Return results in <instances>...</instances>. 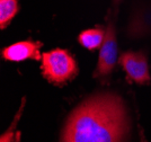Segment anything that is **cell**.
I'll list each match as a JSON object with an SVG mask.
<instances>
[{"label":"cell","mask_w":151,"mask_h":142,"mask_svg":"<svg viewBox=\"0 0 151 142\" xmlns=\"http://www.w3.org/2000/svg\"><path fill=\"white\" fill-rule=\"evenodd\" d=\"M41 46L42 44L40 42L27 40L7 46L2 50L1 54L5 60L12 62H20L27 59L40 60L42 59V54L40 53Z\"/></svg>","instance_id":"5b68a950"},{"label":"cell","mask_w":151,"mask_h":142,"mask_svg":"<svg viewBox=\"0 0 151 142\" xmlns=\"http://www.w3.org/2000/svg\"><path fill=\"white\" fill-rule=\"evenodd\" d=\"M24 105H25V98L23 99L22 102V105L19 107V111L17 113V115L15 116V120L14 122L12 123V125L9 126V129L0 136V142H18L19 141V136L20 133L16 131V126H17V123L19 121V117L22 115V112L24 110Z\"/></svg>","instance_id":"ba28073f"},{"label":"cell","mask_w":151,"mask_h":142,"mask_svg":"<svg viewBox=\"0 0 151 142\" xmlns=\"http://www.w3.org/2000/svg\"><path fill=\"white\" fill-rule=\"evenodd\" d=\"M129 129L122 98L114 94H98L70 114L61 142H125Z\"/></svg>","instance_id":"6da1fadb"},{"label":"cell","mask_w":151,"mask_h":142,"mask_svg":"<svg viewBox=\"0 0 151 142\" xmlns=\"http://www.w3.org/2000/svg\"><path fill=\"white\" fill-rule=\"evenodd\" d=\"M121 1H122V0H113V5H114V7H115V9L119 7V5L121 4Z\"/></svg>","instance_id":"9c48e42d"},{"label":"cell","mask_w":151,"mask_h":142,"mask_svg":"<svg viewBox=\"0 0 151 142\" xmlns=\"http://www.w3.org/2000/svg\"><path fill=\"white\" fill-rule=\"evenodd\" d=\"M42 74L54 85H63L78 74V66L67 50L54 49L42 54Z\"/></svg>","instance_id":"7a4b0ae2"},{"label":"cell","mask_w":151,"mask_h":142,"mask_svg":"<svg viewBox=\"0 0 151 142\" xmlns=\"http://www.w3.org/2000/svg\"><path fill=\"white\" fill-rule=\"evenodd\" d=\"M120 64L132 81L139 85H145L150 82L148 61L143 52L129 51L123 53L120 58Z\"/></svg>","instance_id":"277c9868"},{"label":"cell","mask_w":151,"mask_h":142,"mask_svg":"<svg viewBox=\"0 0 151 142\" xmlns=\"http://www.w3.org/2000/svg\"><path fill=\"white\" fill-rule=\"evenodd\" d=\"M117 60V41H116V31L113 22H109L106 27L105 40L101 48L99 58L97 67L95 70L94 77L105 80L113 71L115 63Z\"/></svg>","instance_id":"3957f363"},{"label":"cell","mask_w":151,"mask_h":142,"mask_svg":"<svg viewBox=\"0 0 151 142\" xmlns=\"http://www.w3.org/2000/svg\"><path fill=\"white\" fill-rule=\"evenodd\" d=\"M18 0H0V27L5 30L18 12Z\"/></svg>","instance_id":"52a82bcc"},{"label":"cell","mask_w":151,"mask_h":142,"mask_svg":"<svg viewBox=\"0 0 151 142\" xmlns=\"http://www.w3.org/2000/svg\"><path fill=\"white\" fill-rule=\"evenodd\" d=\"M105 33L106 32L101 28H91L81 32L78 36V42L81 44L83 48L90 50H96L101 48L105 40Z\"/></svg>","instance_id":"8992f818"}]
</instances>
